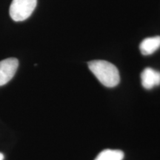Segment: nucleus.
Instances as JSON below:
<instances>
[{
  "label": "nucleus",
  "instance_id": "obj_1",
  "mask_svg": "<svg viewBox=\"0 0 160 160\" xmlns=\"http://www.w3.org/2000/svg\"><path fill=\"white\" fill-rule=\"evenodd\" d=\"M88 68L101 84L105 87L113 88L119 83V71L114 65L109 62L93 60L89 62Z\"/></svg>",
  "mask_w": 160,
  "mask_h": 160
},
{
  "label": "nucleus",
  "instance_id": "obj_2",
  "mask_svg": "<svg viewBox=\"0 0 160 160\" xmlns=\"http://www.w3.org/2000/svg\"><path fill=\"white\" fill-rule=\"evenodd\" d=\"M37 0H13L10 6V16L15 22H22L31 17L37 7Z\"/></svg>",
  "mask_w": 160,
  "mask_h": 160
},
{
  "label": "nucleus",
  "instance_id": "obj_3",
  "mask_svg": "<svg viewBox=\"0 0 160 160\" xmlns=\"http://www.w3.org/2000/svg\"><path fill=\"white\" fill-rule=\"evenodd\" d=\"M19 67L16 58H8L0 62V86H3L13 79Z\"/></svg>",
  "mask_w": 160,
  "mask_h": 160
},
{
  "label": "nucleus",
  "instance_id": "obj_4",
  "mask_svg": "<svg viewBox=\"0 0 160 160\" xmlns=\"http://www.w3.org/2000/svg\"><path fill=\"white\" fill-rule=\"evenodd\" d=\"M141 80L142 85L145 89H152L160 85V72L151 68H147L142 73Z\"/></svg>",
  "mask_w": 160,
  "mask_h": 160
},
{
  "label": "nucleus",
  "instance_id": "obj_5",
  "mask_svg": "<svg viewBox=\"0 0 160 160\" xmlns=\"http://www.w3.org/2000/svg\"><path fill=\"white\" fill-rule=\"evenodd\" d=\"M160 48V37H150L145 39L140 44L139 48L143 55L148 56L153 53Z\"/></svg>",
  "mask_w": 160,
  "mask_h": 160
},
{
  "label": "nucleus",
  "instance_id": "obj_6",
  "mask_svg": "<svg viewBox=\"0 0 160 160\" xmlns=\"http://www.w3.org/2000/svg\"><path fill=\"white\" fill-rule=\"evenodd\" d=\"M124 153L119 150L106 149L102 151L94 160H122Z\"/></svg>",
  "mask_w": 160,
  "mask_h": 160
},
{
  "label": "nucleus",
  "instance_id": "obj_7",
  "mask_svg": "<svg viewBox=\"0 0 160 160\" xmlns=\"http://www.w3.org/2000/svg\"><path fill=\"white\" fill-rule=\"evenodd\" d=\"M4 158H5V157H4L3 153H0V160H3Z\"/></svg>",
  "mask_w": 160,
  "mask_h": 160
}]
</instances>
